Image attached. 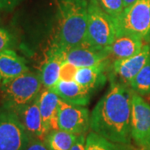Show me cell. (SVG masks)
<instances>
[{
  "label": "cell",
  "mask_w": 150,
  "mask_h": 150,
  "mask_svg": "<svg viewBox=\"0 0 150 150\" xmlns=\"http://www.w3.org/2000/svg\"><path fill=\"white\" fill-rule=\"evenodd\" d=\"M133 90L112 82L108 91L97 103L90 114V129L114 144L131 142Z\"/></svg>",
  "instance_id": "1"
},
{
  "label": "cell",
  "mask_w": 150,
  "mask_h": 150,
  "mask_svg": "<svg viewBox=\"0 0 150 150\" xmlns=\"http://www.w3.org/2000/svg\"><path fill=\"white\" fill-rule=\"evenodd\" d=\"M88 6V0H57L58 28L53 44L67 53L84 42Z\"/></svg>",
  "instance_id": "2"
},
{
  "label": "cell",
  "mask_w": 150,
  "mask_h": 150,
  "mask_svg": "<svg viewBox=\"0 0 150 150\" xmlns=\"http://www.w3.org/2000/svg\"><path fill=\"white\" fill-rule=\"evenodd\" d=\"M42 86L40 74L30 71L0 84L4 108L13 110L32 103L39 96Z\"/></svg>",
  "instance_id": "3"
},
{
  "label": "cell",
  "mask_w": 150,
  "mask_h": 150,
  "mask_svg": "<svg viewBox=\"0 0 150 150\" xmlns=\"http://www.w3.org/2000/svg\"><path fill=\"white\" fill-rule=\"evenodd\" d=\"M88 2V24L83 43L108 48L117 34L114 19L103 9L97 0Z\"/></svg>",
  "instance_id": "4"
},
{
  "label": "cell",
  "mask_w": 150,
  "mask_h": 150,
  "mask_svg": "<svg viewBox=\"0 0 150 150\" xmlns=\"http://www.w3.org/2000/svg\"><path fill=\"white\" fill-rule=\"evenodd\" d=\"M113 19L117 34H133L147 43L150 40V0H137Z\"/></svg>",
  "instance_id": "5"
},
{
  "label": "cell",
  "mask_w": 150,
  "mask_h": 150,
  "mask_svg": "<svg viewBox=\"0 0 150 150\" xmlns=\"http://www.w3.org/2000/svg\"><path fill=\"white\" fill-rule=\"evenodd\" d=\"M30 139L14 112L0 109V150H25Z\"/></svg>",
  "instance_id": "6"
},
{
  "label": "cell",
  "mask_w": 150,
  "mask_h": 150,
  "mask_svg": "<svg viewBox=\"0 0 150 150\" xmlns=\"http://www.w3.org/2000/svg\"><path fill=\"white\" fill-rule=\"evenodd\" d=\"M131 137L139 147L149 148L150 104L134 91L132 94Z\"/></svg>",
  "instance_id": "7"
},
{
  "label": "cell",
  "mask_w": 150,
  "mask_h": 150,
  "mask_svg": "<svg viewBox=\"0 0 150 150\" xmlns=\"http://www.w3.org/2000/svg\"><path fill=\"white\" fill-rule=\"evenodd\" d=\"M59 129L76 135L85 134L90 128V113L87 108L61 100L58 112Z\"/></svg>",
  "instance_id": "8"
},
{
  "label": "cell",
  "mask_w": 150,
  "mask_h": 150,
  "mask_svg": "<svg viewBox=\"0 0 150 150\" xmlns=\"http://www.w3.org/2000/svg\"><path fill=\"white\" fill-rule=\"evenodd\" d=\"M150 59V45L146 43L139 53L132 57L115 59L112 63V73L120 83L129 86L130 82L139 74Z\"/></svg>",
  "instance_id": "9"
},
{
  "label": "cell",
  "mask_w": 150,
  "mask_h": 150,
  "mask_svg": "<svg viewBox=\"0 0 150 150\" xmlns=\"http://www.w3.org/2000/svg\"><path fill=\"white\" fill-rule=\"evenodd\" d=\"M38 98L32 103L10 110L13 112L31 139L43 141L48 133L44 129Z\"/></svg>",
  "instance_id": "10"
},
{
  "label": "cell",
  "mask_w": 150,
  "mask_h": 150,
  "mask_svg": "<svg viewBox=\"0 0 150 150\" xmlns=\"http://www.w3.org/2000/svg\"><path fill=\"white\" fill-rule=\"evenodd\" d=\"M110 54L107 48L93 46L82 43L66 53V60L77 68L93 66L107 61Z\"/></svg>",
  "instance_id": "11"
},
{
  "label": "cell",
  "mask_w": 150,
  "mask_h": 150,
  "mask_svg": "<svg viewBox=\"0 0 150 150\" xmlns=\"http://www.w3.org/2000/svg\"><path fill=\"white\" fill-rule=\"evenodd\" d=\"M60 102V98L49 88H44L38 98L43 126L48 134L53 130L59 129L58 126V112Z\"/></svg>",
  "instance_id": "12"
},
{
  "label": "cell",
  "mask_w": 150,
  "mask_h": 150,
  "mask_svg": "<svg viewBox=\"0 0 150 150\" xmlns=\"http://www.w3.org/2000/svg\"><path fill=\"white\" fill-rule=\"evenodd\" d=\"M60 99L64 102L73 105L87 106L91 98V91L79 85L77 82L64 81L59 79V82L51 88Z\"/></svg>",
  "instance_id": "13"
},
{
  "label": "cell",
  "mask_w": 150,
  "mask_h": 150,
  "mask_svg": "<svg viewBox=\"0 0 150 150\" xmlns=\"http://www.w3.org/2000/svg\"><path fill=\"white\" fill-rule=\"evenodd\" d=\"M66 52L53 44L41 69V80L44 88H51L59 80L61 66L66 60Z\"/></svg>",
  "instance_id": "14"
},
{
  "label": "cell",
  "mask_w": 150,
  "mask_h": 150,
  "mask_svg": "<svg viewBox=\"0 0 150 150\" xmlns=\"http://www.w3.org/2000/svg\"><path fill=\"white\" fill-rule=\"evenodd\" d=\"M144 46V40L141 38L129 33H119L107 49L109 54L116 59H122L139 53Z\"/></svg>",
  "instance_id": "15"
},
{
  "label": "cell",
  "mask_w": 150,
  "mask_h": 150,
  "mask_svg": "<svg viewBox=\"0 0 150 150\" xmlns=\"http://www.w3.org/2000/svg\"><path fill=\"white\" fill-rule=\"evenodd\" d=\"M29 71L26 61L13 49L0 52V84Z\"/></svg>",
  "instance_id": "16"
},
{
  "label": "cell",
  "mask_w": 150,
  "mask_h": 150,
  "mask_svg": "<svg viewBox=\"0 0 150 150\" xmlns=\"http://www.w3.org/2000/svg\"><path fill=\"white\" fill-rule=\"evenodd\" d=\"M106 66L107 61L93 66L79 68L75 75L74 81L88 90L93 91L107 80L105 74Z\"/></svg>",
  "instance_id": "17"
},
{
  "label": "cell",
  "mask_w": 150,
  "mask_h": 150,
  "mask_svg": "<svg viewBox=\"0 0 150 150\" xmlns=\"http://www.w3.org/2000/svg\"><path fill=\"white\" fill-rule=\"evenodd\" d=\"M79 135L61 129L49 132L43 142L48 150H70Z\"/></svg>",
  "instance_id": "18"
},
{
  "label": "cell",
  "mask_w": 150,
  "mask_h": 150,
  "mask_svg": "<svg viewBox=\"0 0 150 150\" xmlns=\"http://www.w3.org/2000/svg\"><path fill=\"white\" fill-rule=\"evenodd\" d=\"M129 87L141 96L150 94V59L130 82Z\"/></svg>",
  "instance_id": "19"
},
{
  "label": "cell",
  "mask_w": 150,
  "mask_h": 150,
  "mask_svg": "<svg viewBox=\"0 0 150 150\" xmlns=\"http://www.w3.org/2000/svg\"><path fill=\"white\" fill-rule=\"evenodd\" d=\"M108 140L95 132H91L86 137L85 150H118L122 146Z\"/></svg>",
  "instance_id": "20"
},
{
  "label": "cell",
  "mask_w": 150,
  "mask_h": 150,
  "mask_svg": "<svg viewBox=\"0 0 150 150\" xmlns=\"http://www.w3.org/2000/svg\"><path fill=\"white\" fill-rule=\"evenodd\" d=\"M97 2L113 18H118L125 8L123 0H97Z\"/></svg>",
  "instance_id": "21"
},
{
  "label": "cell",
  "mask_w": 150,
  "mask_h": 150,
  "mask_svg": "<svg viewBox=\"0 0 150 150\" xmlns=\"http://www.w3.org/2000/svg\"><path fill=\"white\" fill-rule=\"evenodd\" d=\"M15 45V38L5 28L0 27V52L9 50Z\"/></svg>",
  "instance_id": "22"
},
{
  "label": "cell",
  "mask_w": 150,
  "mask_h": 150,
  "mask_svg": "<svg viewBox=\"0 0 150 150\" xmlns=\"http://www.w3.org/2000/svg\"><path fill=\"white\" fill-rule=\"evenodd\" d=\"M78 69L75 65L70 64L65 61L61 66L60 69V74L59 79L64 81H74L75 79V75L77 74Z\"/></svg>",
  "instance_id": "23"
},
{
  "label": "cell",
  "mask_w": 150,
  "mask_h": 150,
  "mask_svg": "<svg viewBox=\"0 0 150 150\" xmlns=\"http://www.w3.org/2000/svg\"><path fill=\"white\" fill-rule=\"evenodd\" d=\"M23 0H0V12L13 10Z\"/></svg>",
  "instance_id": "24"
},
{
  "label": "cell",
  "mask_w": 150,
  "mask_h": 150,
  "mask_svg": "<svg viewBox=\"0 0 150 150\" xmlns=\"http://www.w3.org/2000/svg\"><path fill=\"white\" fill-rule=\"evenodd\" d=\"M25 150H48V148L42 140L37 139H30V141L28 144Z\"/></svg>",
  "instance_id": "25"
},
{
  "label": "cell",
  "mask_w": 150,
  "mask_h": 150,
  "mask_svg": "<svg viewBox=\"0 0 150 150\" xmlns=\"http://www.w3.org/2000/svg\"><path fill=\"white\" fill-rule=\"evenodd\" d=\"M85 134L78 136V139L70 150H85Z\"/></svg>",
  "instance_id": "26"
},
{
  "label": "cell",
  "mask_w": 150,
  "mask_h": 150,
  "mask_svg": "<svg viewBox=\"0 0 150 150\" xmlns=\"http://www.w3.org/2000/svg\"><path fill=\"white\" fill-rule=\"evenodd\" d=\"M136 1H137V0H123V4H124V7H125V8H127V7H129V5L133 4L135 3Z\"/></svg>",
  "instance_id": "27"
},
{
  "label": "cell",
  "mask_w": 150,
  "mask_h": 150,
  "mask_svg": "<svg viewBox=\"0 0 150 150\" xmlns=\"http://www.w3.org/2000/svg\"><path fill=\"white\" fill-rule=\"evenodd\" d=\"M118 150H126V149H125V148H124L123 146H122V147H121V148H120V149H118Z\"/></svg>",
  "instance_id": "28"
},
{
  "label": "cell",
  "mask_w": 150,
  "mask_h": 150,
  "mask_svg": "<svg viewBox=\"0 0 150 150\" xmlns=\"http://www.w3.org/2000/svg\"><path fill=\"white\" fill-rule=\"evenodd\" d=\"M149 148H150V144H149Z\"/></svg>",
  "instance_id": "29"
}]
</instances>
